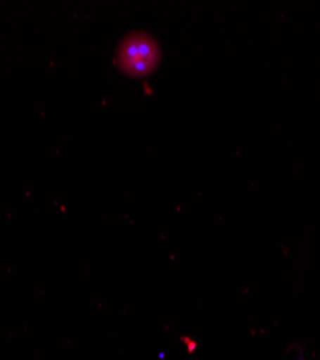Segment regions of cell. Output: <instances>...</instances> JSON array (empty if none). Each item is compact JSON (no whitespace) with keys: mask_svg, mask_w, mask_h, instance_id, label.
<instances>
[{"mask_svg":"<svg viewBox=\"0 0 320 360\" xmlns=\"http://www.w3.org/2000/svg\"><path fill=\"white\" fill-rule=\"evenodd\" d=\"M182 343L186 346V349H188V353H193L195 350H196V347H198V343L193 340V339H191V338H182Z\"/></svg>","mask_w":320,"mask_h":360,"instance_id":"7a4b0ae2","label":"cell"},{"mask_svg":"<svg viewBox=\"0 0 320 360\" xmlns=\"http://www.w3.org/2000/svg\"><path fill=\"white\" fill-rule=\"evenodd\" d=\"M160 61L158 42L146 35L134 32L127 35L117 51V64L130 77H146L152 74Z\"/></svg>","mask_w":320,"mask_h":360,"instance_id":"6da1fadb","label":"cell"}]
</instances>
